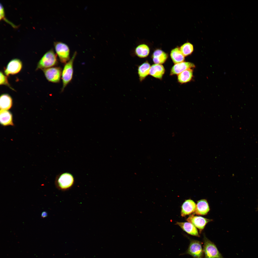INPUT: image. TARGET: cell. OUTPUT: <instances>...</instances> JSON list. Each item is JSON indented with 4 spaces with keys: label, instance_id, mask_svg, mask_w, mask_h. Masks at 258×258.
Instances as JSON below:
<instances>
[{
    "label": "cell",
    "instance_id": "cell-1",
    "mask_svg": "<svg viewBox=\"0 0 258 258\" xmlns=\"http://www.w3.org/2000/svg\"><path fill=\"white\" fill-rule=\"evenodd\" d=\"M74 177L71 174L68 172H64L57 176L55 183L58 189L65 190L70 188L74 184Z\"/></svg>",
    "mask_w": 258,
    "mask_h": 258
},
{
    "label": "cell",
    "instance_id": "cell-2",
    "mask_svg": "<svg viewBox=\"0 0 258 258\" xmlns=\"http://www.w3.org/2000/svg\"><path fill=\"white\" fill-rule=\"evenodd\" d=\"M57 55L51 49L46 52L38 62L36 70L52 67L57 63Z\"/></svg>",
    "mask_w": 258,
    "mask_h": 258
},
{
    "label": "cell",
    "instance_id": "cell-3",
    "mask_svg": "<svg viewBox=\"0 0 258 258\" xmlns=\"http://www.w3.org/2000/svg\"><path fill=\"white\" fill-rule=\"evenodd\" d=\"M204 258H224L215 244L204 235L203 238Z\"/></svg>",
    "mask_w": 258,
    "mask_h": 258
},
{
    "label": "cell",
    "instance_id": "cell-4",
    "mask_svg": "<svg viewBox=\"0 0 258 258\" xmlns=\"http://www.w3.org/2000/svg\"><path fill=\"white\" fill-rule=\"evenodd\" d=\"M76 54V52H75L71 58L66 63L62 71L61 76L63 86L62 91H63L72 79L73 72V64Z\"/></svg>",
    "mask_w": 258,
    "mask_h": 258
},
{
    "label": "cell",
    "instance_id": "cell-5",
    "mask_svg": "<svg viewBox=\"0 0 258 258\" xmlns=\"http://www.w3.org/2000/svg\"><path fill=\"white\" fill-rule=\"evenodd\" d=\"M188 254L193 258H204V253L202 243L196 240L191 239L188 249L182 255Z\"/></svg>",
    "mask_w": 258,
    "mask_h": 258
},
{
    "label": "cell",
    "instance_id": "cell-6",
    "mask_svg": "<svg viewBox=\"0 0 258 258\" xmlns=\"http://www.w3.org/2000/svg\"><path fill=\"white\" fill-rule=\"evenodd\" d=\"M54 45L57 54L61 62L65 63L68 61L70 59V49L68 46L60 41L54 42Z\"/></svg>",
    "mask_w": 258,
    "mask_h": 258
},
{
    "label": "cell",
    "instance_id": "cell-7",
    "mask_svg": "<svg viewBox=\"0 0 258 258\" xmlns=\"http://www.w3.org/2000/svg\"><path fill=\"white\" fill-rule=\"evenodd\" d=\"M47 80L54 83L59 82L62 75L61 68L59 67H52L42 70Z\"/></svg>",
    "mask_w": 258,
    "mask_h": 258
},
{
    "label": "cell",
    "instance_id": "cell-8",
    "mask_svg": "<svg viewBox=\"0 0 258 258\" xmlns=\"http://www.w3.org/2000/svg\"><path fill=\"white\" fill-rule=\"evenodd\" d=\"M22 63L19 59H15L11 60L4 70V72L7 76L18 73L21 70Z\"/></svg>",
    "mask_w": 258,
    "mask_h": 258
},
{
    "label": "cell",
    "instance_id": "cell-9",
    "mask_svg": "<svg viewBox=\"0 0 258 258\" xmlns=\"http://www.w3.org/2000/svg\"><path fill=\"white\" fill-rule=\"evenodd\" d=\"M186 220L199 229L200 233L204 229L206 224L212 221V220L193 215L190 216Z\"/></svg>",
    "mask_w": 258,
    "mask_h": 258
},
{
    "label": "cell",
    "instance_id": "cell-10",
    "mask_svg": "<svg viewBox=\"0 0 258 258\" xmlns=\"http://www.w3.org/2000/svg\"><path fill=\"white\" fill-rule=\"evenodd\" d=\"M150 49L148 46L143 43H138L131 52L132 55L140 58H144L149 55Z\"/></svg>",
    "mask_w": 258,
    "mask_h": 258
},
{
    "label": "cell",
    "instance_id": "cell-11",
    "mask_svg": "<svg viewBox=\"0 0 258 258\" xmlns=\"http://www.w3.org/2000/svg\"><path fill=\"white\" fill-rule=\"evenodd\" d=\"M194 64L189 62H183L175 64L171 70V75H178L183 71L195 67Z\"/></svg>",
    "mask_w": 258,
    "mask_h": 258
},
{
    "label": "cell",
    "instance_id": "cell-12",
    "mask_svg": "<svg viewBox=\"0 0 258 258\" xmlns=\"http://www.w3.org/2000/svg\"><path fill=\"white\" fill-rule=\"evenodd\" d=\"M196 206V205L193 200L190 199L186 200L182 206L181 216L184 217L194 212Z\"/></svg>",
    "mask_w": 258,
    "mask_h": 258
},
{
    "label": "cell",
    "instance_id": "cell-13",
    "mask_svg": "<svg viewBox=\"0 0 258 258\" xmlns=\"http://www.w3.org/2000/svg\"><path fill=\"white\" fill-rule=\"evenodd\" d=\"M176 224L179 226L184 231L191 235L200 236L198 230L193 224L189 222H177Z\"/></svg>",
    "mask_w": 258,
    "mask_h": 258
},
{
    "label": "cell",
    "instance_id": "cell-14",
    "mask_svg": "<svg viewBox=\"0 0 258 258\" xmlns=\"http://www.w3.org/2000/svg\"><path fill=\"white\" fill-rule=\"evenodd\" d=\"M210 210L209 205L207 201L202 199L197 201L195 213L198 215H206Z\"/></svg>",
    "mask_w": 258,
    "mask_h": 258
},
{
    "label": "cell",
    "instance_id": "cell-15",
    "mask_svg": "<svg viewBox=\"0 0 258 258\" xmlns=\"http://www.w3.org/2000/svg\"><path fill=\"white\" fill-rule=\"evenodd\" d=\"M168 57L167 54L162 50L158 49L155 50L152 55L153 62L156 64H161L164 63Z\"/></svg>",
    "mask_w": 258,
    "mask_h": 258
},
{
    "label": "cell",
    "instance_id": "cell-16",
    "mask_svg": "<svg viewBox=\"0 0 258 258\" xmlns=\"http://www.w3.org/2000/svg\"><path fill=\"white\" fill-rule=\"evenodd\" d=\"M165 68L162 65L155 64L151 66L149 74L156 78L161 79L165 73Z\"/></svg>",
    "mask_w": 258,
    "mask_h": 258
},
{
    "label": "cell",
    "instance_id": "cell-17",
    "mask_svg": "<svg viewBox=\"0 0 258 258\" xmlns=\"http://www.w3.org/2000/svg\"><path fill=\"white\" fill-rule=\"evenodd\" d=\"M150 66L147 61L139 65L138 67V74L140 81L141 82L149 74Z\"/></svg>",
    "mask_w": 258,
    "mask_h": 258
},
{
    "label": "cell",
    "instance_id": "cell-18",
    "mask_svg": "<svg viewBox=\"0 0 258 258\" xmlns=\"http://www.w3.org/2000/svg\"><path fill=\"white\" fill-rule=\"evenodd\" d=\"M0 123L4 126L13 125L12 116L11 113L8 110H0Z\"/></svg>",
    "mask_w": 258,
    "mask_h": 258
},
{
    "label": "cell",
    "instance_id": "cell-19",
    "mask_svg": "<svg viewBox=\"0 0 258 258\" xmlns=\"http://www.w3.org/2000/svg\"><path fill=\"white\" fill-rule=\"evenodd\" d=\"M12 100L11 97L8 94H3L0 97V110H8L11 108Z\"/></svg>",
    "mask_w": 258,
    "mask_h": 258
},
{
    "label": "cell",
    "instance_id": "cell-20",
    "mask_svg": "<svg viewBox=\"0 0 258 258\" xmlns=\"http://www.w3.org/2000/svg\"><path fill=\"white\" fill-rule=\"evenodd\" d=\"M193 76V70L192 69L185 70L177 75L178 82L181 84L186 83L190 81Z\"/></svg>",
    "mask_w": 258,
    "mask_h": 258
},
{
    "label": "cell",
    "instance_id": "cell-21",
    "mask_svg": "<svg viewBox=\"0 0 258 258\" xmlns=\"http://www.w3.org/2000/svg\"><path fill=\"white\" fill-rule=\"evenodd\" d=\"M170 56L173 62L175 64L183 62L185 60V56L178 47L175 48L171 50Z\"/></svg>",
    "mask_w": 258,
    "mask_h": 258
},
{
    "label": "cell",
    "instance_id": "cell-22",
    "mask_svg": "<svg viewBox=\"0 0 258 258\" xmlns=\"http://www.w3.org/2000/svg\"><path fill=\"white\" fill-rule=\"evenodd\" d=\"M179 48L185 57L191 55L194 50L193 44L189 42H186L183 44Z\"/></svg>",
    "mask_w": 258,
    "mask_h": 258
},
{
    "label": "cell",
    "instance_id": "cell-23",
    "mask_svg": "<svg viewBox=\"0 0 258 258\" xmlns=\"http://www.w3.org/2000/svg\"><path fill=\"white\" fill-rule=\"evenodd\" d=\"M0 85H6L12 90H15L12 88L9 84L8 80L7 77L2 72H0Z\"/></svg>",
    "mask_w": 258,
    "mask_h": 258
},
{
    "label": "cell",
    "instance_id": "cell-24",
    "mask_svg": "<svg viewBox=\"0 0 258 258\" xmlns=\"http://www.w3.org/2000/svg\"><path fill=\"white\" fill-rule=\"evenodd\" d=\"M48 215L47 212L45 211L43 212L41 214V216L43 218H44L46 217Z\"/></svg>",
    "mask_w": 258,
    "mask_h": 258
}]
</instances>
